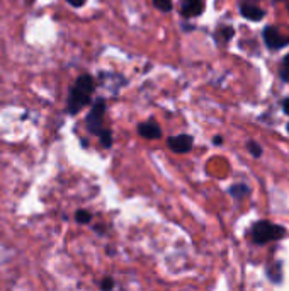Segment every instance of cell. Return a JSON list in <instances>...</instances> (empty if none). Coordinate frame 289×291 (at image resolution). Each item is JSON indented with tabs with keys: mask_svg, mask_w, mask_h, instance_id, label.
<instances>
[{
	"mask_svg": "<svg viewBox=\"0 0 289 291\" xmlns=\"http://www.w3.org/2000/svg\"><path fill=\"white\" fill-rule=\"evenodd\" d=\"M94 88H95V84L90 75L83 74L77 78V82H75V86L72 87L68 96V108H66L68 114L72 116L78 114L82 111V108L89 104L90 96L94 94Z\"/></svg>",
	"mask_w": 289,
	"mask_h": 291,
	"instance_id": "obj_1",
	"label": "cell"
},
{
	"mask_svg": "<svg viewBox=\"0 0 289 291\" xmlns=\"http://www.w3.org/2000/svg\"><path fill=\"white\" fill-rule=\"evenodd\" d=\"M242 16L247 19H250V20H261L264 18V12L262 9H259V7H255V6H242Z\"/></svg>",
	"mask_w": 289,
	"mask_h": 291,
	"instance_id": "obj_8",
	"label": "cell"
},
{
	"mask_svg": "<svg viewBox=\"0 0 289 291\" xmlns=\"http://www.w3.org/2000/svg\"><path fill=\"white\" fill-rule=\"evenodd\" d=\"M213 143H215V145H221V143H223V138H221V136H215Z\"/></svg>",
	"mask_w": 289,
	"mask_h": 291,
	"instance_id": "obj_20",
	"label": "cell"
},
{
	"mask_svg": "<svg viewBox=\"0 0 289 291\" xmlns=\"http://www.w3.org/2000/svg\"><path fill=\"white\" fill-rule=\"evenodd\" d=\"M99 138H100V143H102V146H106V148H109V146L112 145V133L111 130H106L102 128L99 133Z\"/></svg>",
	"mask_w": 289,
	"mask_h": 291,
	"instance_id": "obj_10",
	"label": "cell"
},
{
	"mask_svg": "<svg viewBox=\"0 0 289 291\" xmlns=\"http://www.w3.org/2000/svg\"><path fill=\"white\" fill-rule=\"evenodd\" d=\"M249 192H250V189L247 188L245 184H237V186H233V188H230V194H232L233 198H244Z\"/></svg>",
	"mask_w": 289,
	"mask_h": 291,
	"instance_id": "obj_9",
	"label": "cell"
},
{
	"mask_svg": "<svg viewBox=\"0 0 289 291\" xmlns=\"http://www.w3.org/2000/svg\"><path fill=\"white\" fill-rule=\"evenodd\" d=\"M247 148H249L250 154H252L254 157H257V158L262 155V146L259 145V143H255V142H249V143H247Z\"/></svg>",
	"mask_w": 289,
	"mask_h": 291,
	"instance_id": "obj_13",
	"label": "cell"
},
{
	"mask_svg": "<svg viewBox=\"0 0 289 291\" xmlns=\"http://www.w3.org/2000/svg\"><path fill=\"white\" fill-rule=\"evenodd\" d=\"M72 7H82L85 4V0H66Z\"/></svg>",
	"mask_w": 289,
	"mask_h": 291,
	"instance_id": "obj_16",
	"label": "cell"
},
{
	"mask_svg": "<svg viewBox=\"0 0 289 291\" xmlns=\"http://www.w3.org/2000/svg\"><path fill=\"white\" fill-rule=\"evenodd\" d=\"M284 112H286V114H289V99H286V100H284Z\"/></svg>",
	"mask_w": 289,
	"mask_h": 291,
	"instance_id": "obj_19",
	"label": "cell"
},
{
	"mask_svg": "<svg viewBox=\"0 0 289 291\" xmlns=\"http://www.w3.org/2000/svg\"><path fill=\"white\" fill-rule=\"evenodd\" d=\"M286 235V228L278 225H272L271 222H257L252 228V237L254 242L262 246V244H267L271 240H279Z\"/></svg>",
	"mask_w": 289,
	"mask_h": 291,
	"instance_id": "obj_2",
	"label": "cell"
},
{
	"mask_svg": "<svg viewBox=\"0 0 289 291\" xmlns=\"http://www.w3.org/2000/svg\"><path fill=\"white\" fill-rule=\"evenodd\" d=\"M192 136L191 134H177V136H170L167 143L169 148L175 154H187L192 148Z\"/></svg>",
	"mask_w": 289,
	"mask_h": 291,
	"instance_id": "obj_5",
	"label": "cell"
},
{
	"mask_svg": "<svg viewBox=\"0 0 289 291\" xmlns=\"http://www.w3.org/2000/svg\"><path fill=\"white\" fill-rule=\"evenodd\" d=\"M155 7L162 12H170L172 10V0H153Z\"/></svg>",
	"mask_w": 289,
	"mask_h": 291,
	"instance_id": "obj_12",
	"label": "cell"
},
{
	"mask_svg": "<svg viewBox=\"0 0 289 291\" xmlns=\"http://www.w3.org/2000/svg\"><path fill=\"white\" fill-rule=\"evenodd\" d=\"M264 41H266V44L269 46L271 50H281L289 44V38L281 34L278 29L272 26L264 29Z\"/></svg>",
	"mask_w": 289,
	"mask_h": 291,
	"instance_id": "obj_4",
	"label": "cell"
},
{
	"mask_svg": "<svg viewBox=\"0 0 289 291\" xmlns=\"http://www.w3.org/2000/svg\"><path fill=\"white\" fill-rule=\"evenodd\" d=\"M288 132H289V124H288Z\"/></svg>",
	"mask_w": 289,
	"mask_h": 291,
	"instance_id": "obj_21",
	"label": "cell"
},
{
	"mask_svg": "<svg viewBox=\"0 0 289 291\" xmlns=\"http://www.w3.org/2000/svg\"><path fill=\"white\" fill-rule=\"evenodd\" d=\"M221 34H223L225 40H232L233 38V28H223L221 29Z\"/></svg>",
	"mask_w": 289,
	"mask_h": 291,
	"instance_id": "obj_15",
	"label": "cell"
},
{
	"mask_svg": "<svg viewBox=\"0 0 289 291\" xmlns=\"http://www.w3.org/2000/svg\"><path fill=\"white\" fill-rule=\"evenodd\" d=\"M104 112H106V102H104V99H97V102L92 106L90 112L87 114V120H85V126L90 133L99 134L100 130L104 128L102 126Z\"/></svg>",
	"mask_w": 289,
	"mask_h": 291,
	"instance_id": "obj_3",
	"label": "cell"
},
{
	"mask_svg": "<svg viewBox=\"0 0 289 291\" xmlns=\"http://www.w3.org/2000/svg\"><path fill=\"white\" fill-rule=\"evenodd\" d=\"M92 220V214L87 212V210H78L77 213H75V222L80 223V225H85V223H90Z\"/></svg>",
	"mask_w": 289,
	"mask_h": 291,
	"instance_id": "obj_11",
	"label": "cell"
},
{
	"mask_svg": "<svg viewBox=\"0 0 289 291\" xmlns=\"http://www.w3.org/2000/svg\"><path fill=\"white\" fill-rule=\"evenodd\" d=\"M288 9H289V6H288Z\"/></svg>",
	"mask_w": 289,
	"mask_h": 291,
	"instance_id": "obj_22",
	"label": "cell"
},
{
	"mask_svg": "<svg viewBox=\"0 0 289 291\" xmlns=\"http://www.w3.org/2000/svg\"><path fill=\"white\" fill-rule=\"evenodd\" d=\"M283 65H284V68H289V54H286V56H284Z\"/></svg>",
	"mask_w": 289,
	"mask_h": 291,
	"instance_id": "obj_18",
	"label": "cell"
},
{
	"mask_svg": "<svg viewBox=\"0 0 289 291\" xmlns=\"http://www.w3.org/2000/svg\"><path fill=\"white\" fill-rule=\"evenodd\" d=\"M203 12V0H182L184 18H196Z\"/></svg>",
	"mask_w": 289,
	"mask_h": 291,
	"instance_id": "obj_7",
	"label": "cell"
},
{
	"mask_svg": "<svg viewBox=\"0 0 289 291\" xmlns=\"http://www.w3.org/2000/svg\"><path fill=\"white\" fill-rule=\"evenodd\" d=\"M281 78H283L284 82H289V68H283V70H281Z\"/></svg>",
	"mask_w": 289,
	"mask_h": 291,
	"instance_id": "obj_17",
	"label": "cell"
},
{
	"mask_svg": "<svg viewBox=\"0 0 289 291\" xmlns=\"http://www.w3.org/2000/svg\"><path fill=\"white\" fill-rule=\"evenodd\" d=\"M138 133H140L141 138H146V140H158L162 136V128L155 121L150 120L138 124Z\"/></svg>",
	"mask_w": 289,
	"mask_h": 291,
	"instance_id": "obj_6",
	"label": "cell"
},
{
	"mask_svg": "<svg viewBox=\"0 0 289 291\" xmlns=\"http://www.w3.org/2000/svg\"><path fill=\"white\" fill-rule=\"evenodd\" d=\"M114 288V280L112 278H104L100 281V290H112Z\"/></svg>",
	"mask_w": 289,
	"mask_h": 291,
	"instance_id": "obj_14",
	"label": "cell"
}]
</instances>
